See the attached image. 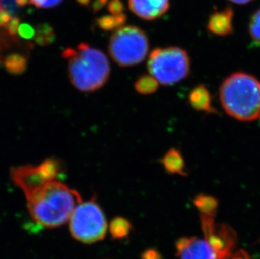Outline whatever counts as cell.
<instances>
[{
  "label": "cell",
  "instance_id": "cell-1",
  "mask_svg": "<svg viewBox=\"0 0 260 259\" xmlns=\"http://www.w3.org/2000/svg\"><path fill=\"white\" fill-rule=\"evenodd\" d=\"M26 199L32 219L47 228L64 225L83 201L78 191L59 180L47 183Z\"/></svg>",
  "mask_w": 260,
  "mask_h": 259
},
{
  "label": "cell",
  "instance_id": "cell-2",
  "mask_svg": "<svg viewBox=\"0 0 260 259\" xmlns=\"http://www.w3.org/2000/svg\"><path fill=\"white\" fill-rule=\"evenodd\" d=\"M61 56L68 61L70 82L79 91L94 92L108 81L111 66L100 50L80 43L75 48H66Z\"/></svg>",
  "mask_w": 260,
  "mask_h": 259
},
{
  "label": "cell",
  "instance_id": "cell-3",
  "mask_svg": "<svg viewBox=\"0 0 260 259\" xmlns=\"http://www.w3.org/2000/svg\"><path fill=\"white\" fill-rule=\"evenodd\" d=\"M220 100L226 114L243 122L260 116V81L251 74L236 72L223 81Z\"/></svg>",
  "mask_w": 260,
  "mask_h": 259
},
{
  "label": "cell",
  "instance_id": "cell-4",
  "mask_svg": "<svg viewBox=\"0 0 260 259\" xmlns=\"http://www.w3.org/2000/svg\"><path fill=\"white\" fill-rule=\"evenodd\" d=\"M147 69L162 85L170 86L184 80L190 73V58L180 47L156 48L150 54Z\"/></svg>",
  "mask_w": 260,
  "mask_h": 259
},
{
  "label": "cell",
  "instance_id": "cell-5",
  "mask_svg": "<svg viewBox=\"0 0 260 259\" xmlns=\"http://www.w3.org/2000/svg\"><path fill=\"white\" fill-rule=\"evenodd\" d=\"M109 53L120 67H132L144 61L149 41L143 29L134 25L120 27L109 42Z\"/></svg>",
  "mask_w": 260,
  "mask_h": 259
},
{
  "label": "cell",
  "instance_id": "cell-6",
  "mask_svg": "<svg viewBox=\"0 0 260 259\" xmlns=\"http://www.w3.org/2000/svg\"><path fill=\"white\" fill-rule=\"evenodd\" d=\"M69 230L79 242L91 244L104 239L107 231L106 216L94 199L81 202L69 219Z\"/></svg>",
  "mask_w": 260,
  "mask_h": 259
},
{
  "label": "cell",
  "instance_id": "cell-7",
  "mask_svg": "<svg viewBox=\"0 0 260 259\" xmlns=\"http://www.w3.org/2000/svg\"><path fill=\"white\" fill-rule=\"evenodd\" d=\"M65 171L63 163L57 158H48L37 166L30 164L13 168V181L27 198L50 182L58 180Z\"/></svg>",
  "mask_w": 260,
  "mask_h": 259
},
{
  "label": "cell",
  "instance_id": "cell-8",
  "mask_svg": "<svg viewBox=\"0 0 260 259\" xmlns=\"http://www.w3.org/2000/svg\"><path fill=\"white\" fill-rule=\"evenodd\" d=\"M215 216L201 215L202 228L205 238L208 240L221 258L226 259L233 253L237 242L234 231L226 224H216Z\"/></svg>",
  "mask_w": 260,
  "mask_h": 259
},
{
  "label": "cell",
  "instance_id": "cell-9",
  "mask_svg": "<svg viewBox=\"0 0 260 259\" xmlns=\"http://www.w3.org/2000/svg\"><path fill=\"white\" fill-rule=\"evenodd\" d=\"M175 247L179 259H222L206 238L181 237Z\"/></svg>",
  "mask_w": 260,
  "mask_h": 259
},
{
  "label": "cell",
  "instance_id": "cell-10",
  "mask_svg": "<svg viewBox=\"0 0 260 259\" xmlns=\"http://www.w3.org/2000/svg\"><path fill=\"white\" fill-rule=\"evenodd\" d=\"M129 8L138 17L153 20L167 12L170 0H129Z\"/></svg>",
  "mask_w": 260,
  "mask_h": 259
},
{
  "label": "cell",
  "instance_id": "cell-11",
  "mask_svg": "<svg viewBox=\"0 0 260 259\" xmlns=\"http://www.w3.org/2000/svg\"><path fill=\"white\" fill-rule=\"evenodd\" d=\"M233 11L231 8L216 10L209 17L207 29L211 34L218 37H226L233 32Z\"/></svg>",
  "mask_w": 260,
  "mask_h": 259
},
{
  "label": "cell",
  "instance_id": "cell-12",
  "mask_svg": "<svg viewBox=\"0 0 260 259\" xmlns=\"http://www.w3.org/2000/svg\"><path fill=\"white\" fill-rule=\"evenodd\" d=\"M188 101L191 107L197 111L218 115V111L212 106L211 93L204 84H198L192 88Z\"/></svg>",
  "mask_w": 260,
  "mask_h": 259
},
{
  "label": "cell",
  "instance_id": "cell-13",
  "mask_svg": "<svg viewBox=\"0 0 260 259\" xmlns=\"http://www.w3.org/2000/svg\"><path fill=\"white\" fill-rule=\"evenodd\" d=\"M161 163L169 174H179L184 177L188 175L184 157L176 148H171L166 152L161 159Z\"/></svg>",
  "mask_w": 260,
  "mask_h": 259
},
{
  "label": "cell",
  "instance_id": "cell-14",
  "mask_svg": "<svg viewBox=\"0 0 260 259\" xmlns=\"http://www.w3.org/2000/svg\"><path fill=\"white\" fill-rule=\"evenodd\" d=\"M194 205L202 215L215 216L218 208V200L210 195L199 193L194 197Z\"/></svg>",
  "mask_w": 260,
  "mask_h": 259
},
{
  "label": "cell",
  "instance_id": "cell-15",
  "mask_svg": "<svg viewBox=\"0 0 260 259\" xmlns=\"http://www.w3.org/2000/svg\"><path fill=\"white\" fill-rule=\"evenodd\" d=\"M159 87L158 81L148 74H143L134 83L135 90L141 95H151L157 92Z\"/></svg>",
  "mask_w": 260,
  "mask_h": 259
},
{
  "label": "cell",
  "instance_id": "cell-16",
  "mask_svg": "<svg viewBox=\"0 0 260 259\" xmlns=\"http://www.w3.org/2000/svg\"><path fill=\"white\" fill-rule=\"evenodd\" d=\"M4 65L10 74L19 75L25 71L27 66V59L22 54H11L5 57Z\"/></svg>",
  "mask_w": 260,
  "mask_h": 259
},
{
  "label": "cell",
  "instance_id": "cell-17",
  "mask_svg": "<svg viewBox=\"0 0 260 259\" xmlns=\"http://www.w3.org/2000/svg\"><path fill=\"white\" fill-rule=\"evenodd\" d=\"M133 225L129 220L123 217L114 218L110 225V232L114 239H123L127 237Z\"/></svg>",
  "mask_w": 260,
  "mask_h": 259
},
{
  "label": "cell",
  "instance_id": "cell-18",
  "mask_svg": "<svg viewBox=\"0 0 260 259\" xmlns=\"http://www.w3.org/2000/svg\"><path fill=\"white\" fill-rule=\"evenodd\" d=\"M126 17L125 15H105L100 18L98 20V24L101 29L105 30H111V29H119L124 24Z\"/></svg>",
  "mask_w": 260,
  "mask_h": 259
},
{
  "label": "cell",
  "instance_id": "cell-19",
  "mask_svg": "<svg viewBox=\"0 0 260 259\" xmlns=\"http://www.w3.org/2000/svg\"><path fill=\"white\" fill-rule=\"evenodd\" d=\"M248 33L253 44L260 47V9L256 10L251 16L248 25Z\"/></svg>",
  "mask_w": 260,
  "mask_h": 259
},
{
  "label": "cell",
  "instance_id": "cell-20",
  "mask_svg": "<svg viewBox=\"0 0 260 259\" xmlns=\"http://www.w3.org/2000/svg\"><path fill=\"white\" fill-rule=\"evenodd\" d=\"M15 1L17 3V5L20 6L31 5L40 9H50V8L56 7L63 0H15Z\"/></svg>",
  "mask_w": 260,
  "mask_h": 259
},
{
  "label": "cell",
  "instance_id": "cell-21",
  "mask_svg": "<svg viewBox=\"0 0 260 259\" xmlns=\"http://www.w3.org/2000/svg\"><path fill=\"white\" fill-rule=\"evenodd\" d=\"M18 33H19L20 37H24L25 39L31 38V37H33V35H34L33 29L28 25H19Z\"/></svg>",
  "mask_w": 260,
  "mask_h": 259
},
{
  "label": "cell",
  "instance_id": "cell-22",
  "mask_svg": "<svg viewBox=\"0 0 260 259\" xmlns=\"http://www.w3.org/2000/svg\"><path fill=\"white\" fill-rule=\"evenodd\" d=\"M142 259H162V255L155 249H147L142 254Z\"/></svg>",
  "mask_w": 260,
  "mask_h": 259
},
{
  "label": "cell",
  "instance_id": "cell-23",
  "mask_svg": "<svg viewBox=\"0 0 260 259\" xmlns=\"http://www.w3.org/2000/svg\"><path fill=\"white\" fill-rule=\"evenodd\" d=\"M226 259H252L249 257V255L243 251V250H239L238 252L232 253L230 256Z\"/></svg>",
  "mask_w": 260,
  "mask_h": 259
},
{
  "label": "cell",
  "instance_id": "cell-24",
  "mask_svg": "<svg viewBox=\"0 0 260 259\" xmlns=\"http://www.w3.org/2000/svg\"><path fill=\"white\" fill-rule=\"evenodd\" d=\"M229 1L238 4V5H245V4H248V3H250L253 0H229Z\"/></svg>",
  "mask_w": 260,
  "mask_h": 259
}]
</instances>
